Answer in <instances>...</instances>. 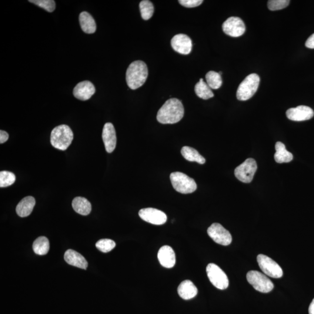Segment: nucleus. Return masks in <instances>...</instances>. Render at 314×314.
I'll return each instance as SVG.
<instances>
[{"label":"nucleus","mask_w":314,"mask_h":314,"mask_svg":"<svg viewBox=\"0 0 314 314\" xmlns=\"http://www.w3.org/2000/svg\"><path fill=\"white\" fill-rule=\"evenodd\" d=\"M185 109L181 101L177 99L167 100L159 109L157 119L162 124H174L184 116Z\"/></svg>","instance_id":"1"},{"label":"nucleus","mask_w":314,"mask_h":314,"mask_svg":"<svg viewBox=\"0 0 314 314\" xmlns=\"http://www.w3.org/2000/svg\"><path fill=\"white\" fill-rule=\"evenodd\" d=\"M148 68L142 61H136L130 63L126 74L127 84L129 88L136 90L142 86L148 77Z\"/></svg>","instance_id":"2"},{"label":"nucleus","mask_w":314,"mask_h":314,"mask_svg":"<svg viewBox=\"0 0 314 314\" xmlns=\"http://www.w3.org/2000/svg\"><path fill=\"white\" fill-rule=\"evenodd\" d=\"M73 139L71 129L68 125H61L52 130L50 142L54 148L64 151L71 145Z\"/></svg>","instance_id":"3"},{"label":"nucleus","mask_w":314,"mask_h":314,"mask_svg":"<svg viewBox=\"0 0 314 314\" xmlns=\"http://www.w3.org/2000/svg\"><path fill=\"white\" fill-rule=\"evenodd\" d=\"M260 82V77L256 73L247 76L237 90V99L240 101H246L251 99L257 92Z\"/></svg>","instance_id":"4"},{"label":"nucleus","mask_w":314,"mask_h":314,"mask_svg":"<svg viewBox=\"0 0 314 314\" xmlns=\"http://www.w3.org/2000/svg\"><path fill=\"white\" fill-rule=\"evenodd\" d=\"M173 188L182 194H190L195 192L197 184L195 180L182 172H175L170 175Z\"/></svg>","instance_id":"5"},{"label":"nucleus","mask_w":314,"mask_h":314,"mask_svg":"<svg viewBox=\"0 0 314 314\" xmlns=\"http://www.w3.org/2000/svg\"><path fill=\"white\" fill-rule=\"evenodd\" d=\"M247 280L254 289L260 292L269 293L274 287L272 282L268 277L257 270H251L247 273Z\"/></svg>","instance_id":"6"},{"label":"nucleus","mask_w":314,"mask_h":314,"mask_svg":"<svg viewBox=\"0 0 314 314\" xmlns=\"http://www.w3.org/2000/svg\"><path fill=\"white\" fill-rule=\"evenodd\" d=\"M207 276L212 285L220 290H225L229 286V279L226 274L215 263H209L207 266Z\"/></svg>","instance_id":"7"},{"label":"nucleus","mask_w":314,"mask_h":314,"mask_svg":"<svg viewBox=\"0 0 314 314\" xmlns=\"http://www.w3.org/2000/svg\"><path fill=\"white\" fill-rule=\"evenodd\" d=\"M257 260L260 268L266 275L273 278H282L283 275L282 269L275 261L263 255H259Z\"/></svg>","instance_id":"8"},{"label":"nucleus","mask_w":314,"mask_h":314,"mask_svg":"<svg viewBox=\"0 0 314 314\" xmlns=\"http://www.w3.org/2000/svg\"><path fill=\"white\" fill-rule=\"evenodd\" d=\"M257 169V162L253 158H248L235 170L236 178L243 183L252 182Z\"/></svg>","instance_id":"9"},{"label":"nucleus","mask_w":314,"mask_h":314,"mask_svg":"<svg viewBox=\"0 0 314 314\" xmlns=\"http://www.w3.org/2000/svg\"><path fill=\"white\" fill-rule=\"evenodd\" d=\"M213 241L222 246H228L232 241L231 234L218 223H213L207 230Z\"/></svg>","instance_id":"10"},{"label":"nucleus","mask_w":314,"mask_h":314,"mask_svg":"<svg viewBox=\"0 0 314 314\" xmlns=\"http://www.w3.org/2000/svg\"><path fill=\"white\" fill-rule=\"evenodd\" d=\"M222 29L227 35L237 38L245 33L246 26L241 19L232 16L223 23Z\"/></svg>","instance_id":"11"},{"label":"nucleus","mask_w":314,"mask_h":314,"mask_svg":"<svg viewBox=\"0 0 314 314\" xmlns=\"http://www.w3.org/2000/svg\"><path fill=\"white\" fill-rule=\"evenodd\" d=\"M139 215L145 221L156 225L164 224L167 220V216L164 212L153 208L140 209Z\"/></svg>","instance_id":"12"},{"label":"nucleus","mask_w":314,"mask_h":314,"mask_svg":"<svg viewBox=\"0 0 314 314\" xmlns=\"http://www.w3.org/2000/svg\"><path fill=\"white\" fill-rule=\"evenodd\" d=\"M314 115L312 108L305 105H300L296 108L287 109V118L293 121H305L312 119Z\"/></svg>","instance_id":"13"},{"label":"nucleus","mask_w":314,"mask_h":314,"mask_svg":"<svg viewBox=\"0 0 314 314\" xmlns=\"http://www.w3.org/2000/svg\"><path fill=\"white\" fill-rule=\"evenodd\" d=\"M171 46L179 54L188 55L192 49V42L188 36L185 34L175 35L171 40Z\"/></svg>","instance_id":"14"},{"label":"nucleus","mask_w":314,"mask_h":314,"mask_svg":"<svg viewBox=\"0 0 314 314\" xmlns=\"http://www.w3.org/2000/svg\"><path fill=\"white\" fill-rule=\"evenodd\" d=\"M102 138L106 152L111 153L116 148V136L114 126L111 123H106L104 126Z\"/></svg>","instance_id":"15"},{"label":"nucleus","mask_w":314,"mask_h":314,"mask_svg":"<svg viewBox=\"0 0 314 314\" xmlns=\"http://www.w3.org/2000/svg\"><path fill=\"white\" fill-rule=\"evenodd\" d=\"M96 89L91 82L85 81L80 82L73 89V95L76 99L82 101H86L95 94Z\"/></svg>","instance_id":"16"},{"label":"nucleus","mask_w":314,"mask_h":314,"mask_svg":"<svg viewBox=\"0 0 314 314\" xmlns=\"http://www.w3.org/2000/svg\"><path fill=\"white\" fill-rule=\"evenodd\" d=\"M158 259L161 265L166 268H172L176 263V256L172 247L163 246L159 250Z\"/></svg>","instance_id":"17"},{"label":"nucleus","mask_w":314,"mask_h":314,"mask_svg":"<svg viewBox=\"0 0 314 314\" xmlns=\"http://www.w3.org/2000/svg\"><path fill=\"white\" fill-rule=\"evenodd\" d=\"M64 259L69 265L83 269L88 268V263L85 257L75 250H67L65 253Z\"/></svg>","instance_id":"18"},{"label":"nucleus","mask_w":314,"mask_h":314,"mask_svg":"<svg viewBox=\"0 0 314 314\" xmlns=\"http://www.w3.org/2000/svg\"><path fill=\"white\" fill-rule=\"evenodd\" d=\"M178 293L182 299L188 300L198 295V290L191 280H185L178 286Z\"/></svg>","instance_id":"19"},{"label":"nucleus","mask_w":314,"mask_h":314,"mask_svg":"<svg viewBox=\"0 0 314 314\" xmlns=\"http://www.w3.org/2000/svg\"><path fill=\"white\" fill-rule=\"evenodd\" d=\"M36 205L34 198L32 196L26 197L20 202L16 208V212L21 217H26L31 214Z\"/></svg>","instance_id":"20"},{"label":"nucleus","mask_w":314,"mask_h":314,"mask_svg":"<svg viewBox=\"0 0 314 314\" xmlns=\"http://www.w3.org/2000/svg\"><path fill=\"white\" fill-rule=\"evenodd\" d=\"M79 22L82 31L88 34H92L96 31V23L92 16L87 12H82L79 15Z\"/></svg>","instance_id":"21"},{"label":"nucleus","mask_w":314,"mask_h":314,"mask_svg":"<svg viewBox=\"0 0 314 314\" xmlns=\"http://www.w3.org/2000/svg\"><path fill=\"white\" fill-rule=\"evenodd\" d=\"M276 153L274 155V158L277 163H288L291 162L293 159V156L291 153L287 151L285 145L282 142H278L275 145Z\"/></svg>","instance_id":"22"},{"label":"nucleus","mask_w":314,"mask_h":314,"mask_svg":"<svg viewBox=\"0 0 314 314\" xmlns=\"http://www.w3.org/2000/svg\"><path fill=\"white\" fill-rule=\"evenodd\" d=\"M73 209L79 214L88 215L92 211V205L88 200L82 197H77L72 203Z\"/></svg>","instance_id":"23"},{"label":"nucleus","mask_w":314,"mask_h":314,"mask_svg":"<svg viewBox=\"0 0 314 314\" xmlns=\"http://www.w3.org/2000/svg\"><path fill=\"white\" fill-rule=\"evenodd\" d=\"M181 154L184 158L190 162H196L200 164H204L206 162V159L196 149L190 147H183Z\"/></svg>","instance_id":"24"},{"label":"nucleus","mask_w":314,"mask_h":314,"mask_svg":"<svg viewBox=\"0 0 314 314\" xmlns=\"http://www.w3.org/2000/svg\"><path fill=\"white\" fill-rule=\"evenodd\" d=\"M195 90L197 96L203 100H208L214 96L211 89L207 83L203 81V79H200V81L197 83Z\"/></svg>","instance_id":"25"},{"label":"nucleus","mask_w":314,"mask_h":314,"mask_svg":"<svg viewBox=\"0 0 314 314\" xmlns=\"http://www.w3.org/2000/svg\"><path fill=\"white\" fill-rule=\"evenodd\" d=\"M33 249L36 255L39 256L47 255L50 249L49 239L45 236L39 237L33 243Z\"/></svg>","instance_id":"26"},{"label":"nucleus","mask_w":314,"mask_h":314,"mask_svg":"<svg viewBox=\"0 0 314 314\" xmlns=\"http://www.w3.org/2000/svg\"><path fill=\"white\" fill-rule=\"evenodd\" d=\"M207 85L211 89H218L222 85L221 75L214 71H209L206 76Z\"/></svg>","instance_id":"27"},{"label":"nucleus","mask_w":314,"mask_h":314,"mask_svg":"<svg viewBox=\"0 0 314 314\" xmlns=\"http://www.w3.org/2000/svg\"><path fill=\"white\" fill-rule=\"evenodd\" d=\"M139 7L142 18L144 20L147 21L152 17L155 8H154V5L151 1H149V0H143L140 2Z\"/></svg>","instance_id":"28"},{"label":"nucleus","mask_w":314,"mask_h":314,"mask_svg":"<svg viewBox=\"0 0 314 314\" xmlns=\"http://www.w3.org/2000/svg\"><path fill=\"white\" fill-rule=\"evenodd\" d=\"M16 180L15 175L12 172L9 171H1L0 172V187L6 188L14 184Z\"/></svg>","instance_id":"29"},{"label":"nucleus","mask_w":314,"mask_h":314,"mask_svg":"<svg viewBox=\"0 0 314 314\" xmlns=\"http://www.w3.org/2000/svg\"><path fill=\"white\" fill-rule=\"evenodd\" d=\"M116 244L111 239H102L97 242L96 246L103 253H108L115 248Z\"/></svg>","instance_id":"30"},{"label":"nucleus","mask_w":314,"mask_h":314,"mask_svg":"<svg viewBox=\"0 0 314 314\" xmlns=\"http://www.w3.org/2000/svg\"><path fill=\"white\" fill-rule=\"evenodd\" d=\"M29 1L49 12L54 11L55 9V2L53 0H30Z\"/></svg>","instance_id":"31"},{"label":"nucleus","mask_w":314,"mask_h":314,"mask_svg":"<svg viewBox=\"0 0 314 314\" xmlns=\"http://www.w3.org/2000/svg\"><path fill=\"white\" fill-rule=\"evenodd\" d=\"M289 3V0H270L268 2V7L270 11H277L285 8Z\"/></svg>","instance_id":"32"},{"label":"nucleus","mask_w":314,"mask_h":314,"mask_svg":"<svg viewBox=\"0 0 314 314\" xmlns=\"http://www.w3.org/2000/svg\"><path fill=\"white\" fill-rule=\"evenodd\" d=\"M202 0H180L179 4L186 8L196 7L202 4Z\"/></svg>","instance_id":"33"},{"label":"nucleus","mask_w":314,"mask_h":314,"mask_svg":"<svg viewBox=\"0 0 314 314\" xmlns=\"http://www.w3.org/2000/svg\"><path fill=\"white\" fill-rule=\"evenodd\" d=\"M306 46L307 48L314 49V33L307 40Z\"/></svg>","instance_id":"34"},{"label":"nucleus","mask_w":314,"mask_h":314,"mask_svg":"<svg viewBox=\"0 0 314 314\" xmlns=\"http://www.w3.org/2000/svg\"><path fill=\"white\" fill-rule=\"evenodd\" d=\"M9 135L7 132L1 130L0 131V143H4L8 140Z\"/></svg>","instance_id":"35"},{"label":"nucleus","mask_w":314,"mask_h":314,"mask_svg":"<svg viewBox=\"0 0 314 314\" xmlns=\"http://www.w3.org/2000/svg\"><path fill=\"white\" fill-rule=\"evenodd\" d=\"M309 312V314H314V299L310 304Z\"/></svg>","instance_id":"36"}]
</instances>
